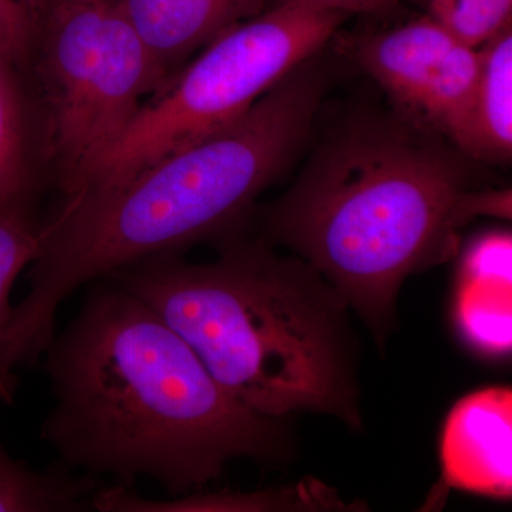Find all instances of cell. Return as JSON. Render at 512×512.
<instances>
[{
	"label": "cell",
	"mask_w": 512,
	"mask_h": 512,
	"mask_svg": "<svg viewBox=\"0 0 512 512\" xmlns=\"http://www.w3.org/2000/svg\"><path fill=\"white\" fill-rule=\"evenodd\" d=\"M43 356L55 407L40 437L69 470L126 487L153 478L177 497L237 458L288 456L285 419L234 399L154 309L106 279Z\"/></svg>",
	"instance_id": "cell-1"
},
{
	"label": "cell",
	"mask_w": 512,
	"mask_h": 512,
	"mask_svg": "<svg viewBox=\"0 0 512 512\" xmlns=\"http://www.w3.org/2000/svg\"><path fill=\"white\" fill-rule=\"evenodd\" d=\"M320 92L319 77L299 66L221 130L113 187L64 197L42 222L29 293L6 333V365H35L55 338L57 309L83 285L151 256L232 237L302 146Z\"/></svg>",
	"instance_id": "cell-2"
},
{
	"label": "cell",
	"mask_w": 512,
	"mask_h": 512,
	"mask_svg": "<svg viewBox=\"0 0 512 512\" xmlns=\"http://www.w3.org/2000/svg\"><path fill=\"white\" fill-rule=\"evenodd\" d=\"M211 264L151 256L103 278L154 309L208 372L256 413L362 427L349 305L305 261L262 239H222Z\"/></svg>",
	"instance_id": "cell-3"
},
{
	"label": "cell",
	"mask_w": 512,
	"mask_h": 512,
	"mask_svg": "<svg viewBox=\"0 0 512 512\" xmlns=\"http://www.w3.org/2000/svg\"><path fill=\"white\" fill-rule=\"evenodd\" d=\"M510 218V191L473 192L456 158L416 128L367 121L343 131L261 214L262 241L313 266L379 345L407 276L456 254L477 215Z\"/></svg>",
	"instance_id": "cell-4"
},
{
	"label": "cell",
	"mask_w": 512,
	"mask_h": 512,
	"mask_svg": "<svg viewBox=\"0 0 512 512\" xmlns=\"http://www.w3.org/2000/svg\"><path fill=\"white\" fill-rule=\"evenodd\" d=\"M346 15L276 3L215 37L138 110L109 146L84 165L64 197L121 183L164 154L244 116L311 59Z\"/></svg>",
	"instance_id": "cell-5"
},
{
	"label": "cell",
	"mask_w": 512,
	"mask_h": 512,
	"mask_svg": "<svg viewBox=\"0 0 512 512\" xmlns=\"http://www.w3.org/2000/svg\"><path fill=\"white\" fill-rule=\"evenodd\" d=\"M45 146L64 190L163 86L160 73L114 0L72 3L33 22Z\"/></svg>",
	"instance_id": "cell-6"
},
{
	"label": "cell",
	"mask_w": 512,
	"mask_h": 512,
	"mask_svg": "<svg viewBox=\"0 0 512 512\" xmlns=\"http://www.w3.org/2000/svg\"><path fill=\"white\" fill-rule=\"evenodd\" d=\"M356 59L402 109L463 151L480 49L464 45L427 16L367 37Z\"/></svg>",
	"instance_id": "cell-7"
},
{
	"label": "cell",
	"mask_w": 512,
	"mask_h": 512,
	"mask_svg": "<svg viewBox=\"0 0 512 512\" xmlns=\"http://www.w3.org/2000/svg\"><path fill=\"white\" fill-rule=\"evenodd\" d=\"M447 488L510 500L512 494V392L485 387L454 404L440 440Z\"/></svg>",
	"instance_id": "cell-8"
},
{
	"label": "cell",
	"mask_w": 512,
	"mask_h": 512,
	"mask_svg": "<svg viewBox=\"0 0 512 512\" xmlns=\"http://www.w3.org/2000/svg\"><path fill=\"white\" fill-rule=\"evenodd\" d=\"M114 2L136 30L164 86L215 37L264 12L269 0Z\"/></svg>",
	"instance_id": "cell-9"
},
{
	"label": "cell",
	"mask_w": 512,
	"mask_h": 512,
	"mask_svg": "<svg viewBox=\"0 0 512 512\" xmlns=\"http://www.w3.org/2000/svg\"><path fill=\"white\" fill-rule=\"evenodd\" d=\"M92 507L101 512H235L272 511L282 507H299V510H345L335 491L325 485L311 483L292 491H265V493L183 494L174 500H147L126 485H101L93 494Z\"/></svg>",
	"instance_id": "cell-10"
},
{
	"label": "cell",
	"mask_w": 512,
	"mask_h": 512,
	"mask_svg": "<svg viewBox=\"0 0 512 512\" xmlns=\"http://www.w3.org/2000/svg\"><path fill=\"white\" fill-rule=\"evenodd\" d=\"M463 151L481 160H507L511 156V26L480 47V70Z\"/></svg>",
	"instance_id": "cell-11"
},
{
	"label": "cell",
	"mask_w": 512,
	"mask_h": 512,
	"mask_svg": "<svg viewBox=\"0 0 512 512\" xmlns=\"http://www.w3.org/2000/svg\"><path fill=\"white\" fill-rule=\"evenodd\" d=\"M512 278L457 272L454 323L478 355L501 359L512 348Z\"/></svg>",
	"instance_id": "cell-12"
},
{
	"label": "cell",
	"mask_w": 512,
	"mask_h": 512,
	"mask_svg": "<svg viewBox=\"0 0 512 512\" xmlns=\"http://www.w3.org/2000/svg\"><path fill=\"white\" fill-rule=\"evenodd\" d=\"M100 487L99 478L72 476L63 466L46 473L32 470L13 460L0 441V512L84 511Z\"/></svg>",
	"instance_id": "cell-13"
},
{
	"label": "cell",
	"mask_w": 512,
	"mask_h": 512,
	"mask_svg": "<svg viewBox=\"0 0 512 512\" xmlns=\"http://www.w3.org/2000/svg\"><path fill=\"white\" fill-rule=\"evenodd\" d=\"M42 239V222L32 204L0 205V403L12 406L19 377L3 360L6 333L12 320L10 292L16 279L35 261Z\"/></svg>",
	"instance_id": "cell-14"
},
{
	"label": "cell",
	"mask_w": 512,
	"mask_h": 512,
	"mask_svg": "<svg viewBox=\"0 0 512 512\" xmlns=\"http://www.w3.org/2000/svg\"><path fill=\"white\" fill-rule=\"evenodd\" d=\"M15 67L0 57V205H33L35 183Z\"/></svg>",
	"instance_id": "cell-15"
},
{
	"label": "cell",
	"mask_w": 512,
	"mask_h": 512,
	"mask_svg": "<svg viewBox=\"0 0 512 512\" xmlns=\"http://www.w3.org/2000/svg\"><path fill=\"white\" fill-rule=\"evenodd\" d=\"M512 0H430V18L464 45L480 49L511 26Z\"/></svg>",
	"instance_id": "cell-16"
},
{
	"label": "cell",
	"mask_w": 512,
	"mask_h": 512,
	"mask_svg": "<svg viewBox=\"0 0 512 512\" xmlns=\"http://www.w3.org/2000/svg\"><path fill=\"white\" fill-rule=\"evenodd\" d=\"M33 19L22 0H0V57L15 64L28 62Z\"/></svg>",
	"instance_id": "cell-17"
},
{
	"label": "cell",
	"mask_w": 512,
	"mask_h": 512,
	"mask_svg": "<svg viewBox=\"0 0 512 512\" xmlns=\"http://www.w3.org/2000/svg\"><path fill=\"white\" fill-rule=\"evenodd\" d=\"M396 0H276V3L309 6V8L348 13L376 12L392 5Z\"/></svg>",
	"instance_id": "cell-18"
},
{
	"label": "cell",
	"mask_w": 512,
	"mask_h": 512,
	"mask_svg": "<svg viewBox=\"0 0 512 512\" xmlns=\"http://www.w3.org/2000/svg\"><path fill=\"white\" fill-rule=\"evenodd\" d=\"M26 6L33 22L43 13L59 8V6L72 5V3L93 2V0H22Z\"/></svg>",
	"instance_id": "cell-19"
}]
</instances>
